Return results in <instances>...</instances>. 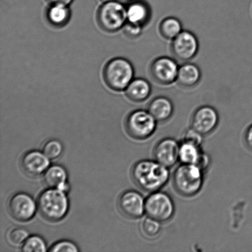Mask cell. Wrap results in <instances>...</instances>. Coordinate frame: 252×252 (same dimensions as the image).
<instances>
[{
	"mask_svg": "<svg viewBox=\"0 0 252 252\" xmlns=\"http://www.w3.org/2000/svg\"><path fill=\"white\" fill-rule=\"evenodd\" d=\"M133 181L140 189L147 192L159 191L169 182V168L154 160H141L131 170Z\"/></svg>",
	"mask_w": 252,
	"mask_h": 252,
	"instance_id": "obj_1",
	"label": "cell"
},
{
	"mask_svg": "<svg viewBox=\"0 0 252 252\" xmlns=\"http://www.w3.org/2000/svg\"><path fill=\"white\" fill-rule=\"evenodd\" d=\"M173 186L182 196H196L202 189L204 171L197 165L182 164L173 174Z\"/></svg>",
	"mask_w": 252,
	"mask_h": 252,
	"instance_id": "obj_2",
	"label": "cell"
},
{
	"mask_svg": "<svg viewBox=\"0 0 252 252\" xmlns=\"http://www.w3.org/2000/svg\"><path fill=\"white\" fill-rule=\"evenodd\" d=\"M38 207L41 216L47 220L53 222L61 220L67 214L69 209L66 192L49 188L39 195Z\"/></svg>",
	"mask_w": 252,
	"mask_h": 252,
	"instance_id": "obj_3",
	"label": "cell"
},
{
	"mask_svg": "<svg viewBox=\"0 0 252 252\" xmlns=\"http://www.w3.org/2000/svg\"><path fill=\"white\" fill-rule=\"evenodd\" d=\"M134 70L129 61L123 58L110 61L103 70V78L107 85L115 91L125 90L133 80Z\"/></svg>",
	"mask_w": 252,
	"mask_h": 252,
	"instance_id": "obj_4",
	"label": "cell"
},
{
	"mask_svg": "<svg viewBox=\"0 0 252 252\" xmlns=\"http://www.w3.org/2000/svg\"><path fill=\"white\" fill-rule=\"evenodd\" d=\"M157 123L148 110H137L128 115L125 127L131 137L136 140H145L155 133Z\"/></svg>",
	"mask_w": 252,
	"mask_h": 252,
	"instance_id": "obj_5",
	"label": "cell"
},
{
	"mask_svg": "<svg viewBox=\"0 0 252 252\" xmlns=\"http://www.w3.org/2000/svg\"><path fill=\"white\" fill-rule=\"evenodd\" d=\"M175 207L169 194L159 191L151 192L145 199V213L148 217L165 223L174 217Z\"/></svg>",
	"mask_w": 252,
	"mask_h": 252,
	"instance_id": "obj_6",
	"label": "cell"
},
{
	"mask_svg": "<svg viewBox=\"0 0 252 252\" xmlns=\"http://www.w3.org/2000/svg\"><path fill=\"white\" fill-rule=\"evenodd\" d=\"M98 25L106 32L118 31L125 26L127 20V9L120 2H105L98 9L97 14Z\"/></svg>",
	"mask_w": 252,
	"mask_h": 252,
	"instance_id": "obj_7",
	"label": "cell"
},
{
	"mask_svg": "<svg viewBox=\"0 0 252 252\" xmlns=\"http://www.w3.org/2000/svg\"><path fill=\"white\" fill-rule=\"evenodd\" d=\"M179 66L174 58L159 57L150 64V75L155 83L160 85H170L177 81Z\"/></svg>",
	"mask_w": 252,
	"mask_h": 252,
	"instance_id": "obj_8",
	"label": "cell"
},
{
	"mask_svg": "<svg viewBox=\"0 0 252 252\" xmlns=\"http://www.w3.org/2000/svg\"><path fill=\"white\" fill-rule=\"evenodd\" d=\"M199 43L195 34L189 31H183L172 40L170 51L177 61L188 63L198 53Z\"/></svg>",
	"mask_w": 252,
	"mask_h": 252,
	"instance_id": "obj_9",
	"label": "cell"
},
{
	"mask_svg": "<svg viewBox=\"0 0 252 252\" xmlns=\"http://www.w3.org/2000/svg\"><path fill=\"white\" fill-rule=\"evenodd\" d=\"M219 115L216 108L210 105H203L197 108L192 113L191 127L207 135L216 129L219 123Z\"/></svg>",
	"mask_w": 252,
	"mask_h": 252,
	"instance_id": "obj_10",
	"label": "cell"
},
{
	"mask_svg": "<svg viewBox=\"0 0 252 252\" xmlns=\"http://www.w3.org/2000/svg\"><path fill=\"white\" fill-rule=\"evenodd\" d=\"M10 215L19 221H28L35 214L36 204L30 195L18 192L10 198L8 202Z\"/></svg>",
	"mask_w": 252,
	"mask_h": 252,
	"instance_id": "obj_11",
	"label": "cell"
},
{
	"mask_svg": "<svg viewBox=\"0 0 252 252\" xmlns=\"http://www.w3.org/2000/svg\"><path fill=\"white\" fill-rule=\"evenodd\" d=\"M118 207L122 213L128 218L139 219L145 213V199L134 190H128L121 195Z\"/></svg>",
	"mask_w": 252,
	"mask_h": 252,
	"instance_id": "obj_12",
	"label": "cell"
},
{
	"mask_svg": "<svg viewBox=\"0 0 252 252\" xmlns=\"http://www.w3.org/2000/svg\"><path fill=\"white\" fill-rule=\"evenodd\" d=\"M180 143L172 138L159 141L153 150L154 159L165 167L174 166L179 160Z\"/></svg>",
	"mask_w": 252,
	"mask_h": 252,
	"instance_id": "obj_13",
	"label": "cell"
},
{
	"mask_svg": "<svg viewBox=\"0 0 252 252\" xmlns=\"http://www.w3.org/2000/svg\"><path fill=\"white\" fill-rule=\"evenodd\" d=\"M22 170L29 176L36 177L45 172L49 167L50 161L44 153L38 151H31L21 158Z\"/></svg>",
	"mask_w": 252,
	"mask_h": 252,
	"instance_id": "obj_14",
	"label": "cell"
},
{
	"mask_svg": "<svg viewBox=\"0 0 252 252\" xmlns=\"http://www.w3.org/2000/svg\"><path fill=\"white\" fill-rule=\"evenodd\" d=\"M147 110L158 123H163L172 118L174 112V106L170 98L160 95L151 100Z\"/></svg>",
	"mask_w": 252,
	"mask_h": 252,
	"instance_id": "obj_15",
	"label": "cell"
},
{
	"mask_svg": "<svg viewBox=\"0 0 252 252\" xmlns=\"http://www.w3.org/2000/svg\"><path fill=\"white\" fill-rule=\"evenodd\" d=\"M201 78L202 73L199 66L188 62L179 66L176 82L180 87L191 89L198 85Z\"/></svg>",
	"mask_w": 252,
	"mask_h": 252,
	"instance_id": "obj_16",
	"label": "cell"
},
{
	"mask_svg": "<svg viewBox=\"0 0 252 252\" xmlns=\"http://www.w3.org/2000/svg\"><path fill=\"white\" fill-rule=\"evenodd\" d=\"M127 15L128 22L143 27L150 21L152 9L147 2L137 0L128 5Z\"/></svg>",
	"mask_w": 252,
	"mask_h": 252,
	"instance_id": "obj_17",
	"label": "cell"
},
{
	"mask_svg": "<svg viewBox=\"0 0 252 252\" xmlns=\"http://www.w3.org/2000/svg\"><path fill=\"white\" fill-rule=\"evenodd\" d=\"M67 173L63 166L54 165L46 170L44 181L49 188L58 189L66 192L68 190Z\"/></svg>",
	"mask_w": 252,
	"mask_h": 252,
	"instance_id": "obj_18",
	"label": "cell"
},
{
	"mask_svg": "<svg viewBox=\"0 0 252 252\" xmlns=\"http://www.w3.org/2000/svg\"><path fill=\"white\" fill-rule=\"evenodd\" d=\"M150 83L143 78L134 79L126 89V94L131 101L142 102L147 100L152 94Z\"/></svg>",
	"mask_w": 252,
	"mask_h": 252,
	"instance_id": "obj_19",
	"label": "cell"
},
{
	"mask_svg": "<svg viewBox=\"0 0 252 252\" xmlns=\"http://www.w3.org/2000/svg\"><path fill=\"white\" fill-rule=\"evenodd\" d=\"M201 147L183 140L180 143L179 161L182 164L198 165L204 153Z\"/></svg>",
	"mask_w": 252,
	"mask_h": 252,
	"instance_id": "obj_20",
	"label": "cell"
},
{
	"mask_svg": "<svg viewBox=\"0 0 252 252\" xmlns=\"http://www.w3.org/2000/svg\"><path fill=\"white\" fill-rule=\"evenodd\" d=\"M183 31L182 22L177 17H167L160 22L159 33L167 40H173Z\"/></svg>",
	"mask_w": 252,
	"mask_h": 252,
	"instance_id": "obj_21",
	"label": "cell"
},
{
	"mask_svg": "<svg viewBox=\"0 0 252 252\" xmlns=\"http://www.w3.org/2000/svg\"><path fill=\"white\" fill-rule=\"evenodd\" d=\"M47 18L50 24L54 26H63L67 23L70 18V11L68 7L64 5H52L47 12Z\"/></svg>",
	"mask_w": 252,
	"mask_h": 252,
	"instance_id": "obj_22",
	"label": "cell"
},
{
	"mask_svg": "<svg viewBox=\"0 0 252 252\" xmlns=\"http://www.w3.org/2000/svg\"><path fill=\"white\" fill-rule=\"evenodd\" d=\"M161 230V222L150 217L143 220L142 223V231L148 238H155L159 235Z\"/></svg>",
	"mask_w": 252,
	"mask_h": 252,
	"instance_id": "obj_23",
	"label": "cell"
},
{
	"mask_svg": "<svg viewBox=\"0 0 252 252\" xmlns=\"http://www.w3.org/2000/svg\"><path fill=\"white\" fill-rule=\"evenodd\" d=\"M47 251L45 241L41 237H29L22 247V251L26 252H44Z\"/></svg>",
	"mask_w": 252,
	"mask_h": 252,
	"instance_id": "obj_24",
	"label": "cell"
},
{
	"mask_svg": "<svg viewBox=\"0 0 252 252\" xmlns=\"http://www.w3.org/2000/svg\"><path fill=\"white\" fill-rule=\"evenodd\" d=\"M63 152V146L61 142L57 140H51L47 142L43 147L44 154L49 159L59 158Z\"/></svg>",
	"mask_w": 252,
	"mask_h": 252,
	"instance_id": "obj_25",
	"label": "cell"
},
{
	"mask_svg": "<svg viewBox=\"0 0 252 252\" xmlns=\"http://www.w3.org/2000/svg\"><path fill=\"white\" fill-rule=\"evenodd\" d=\"M29 232L22 228H15L9 231L7 239L10 244L14 246L23 245L29 238Z\"/></svg>",
	"mask_w": 252,
	"mask_h": 252,
	"instance_id": "obj_26",
	"label": "cell"
},
{
	"mask_svg": "<svg viewBox=\"0 0 252 252\" xmlns=\"http://www.w3.org/2000/svg\"><path fill=\"white\" fill-rule=\"evenodd\" d=\"M79 249L75 244L72 242L69 241H61L58 242V243L54 244L49 249V251L51 252H78Z\"/></svg>",
	"mask_w": 252,
	"mask_h": 252,
	"instance_id": "obj_27",
	"label": "cell"
},
{
	"mask_svg": "<svg viewBox=\"0 0 252 252\" xmlns=\"http://www.w3.org/2000/svg\"><path fill=\"white\" fill-rule=\"evenodd\" d=\"M203 137L201 133L197 132L193 128L190 127L185 131L184 136V140L195 143V144L201 146L203 142Z\"/></svg>",
	"mask_w": 252,
	"mask_h": 252,
	"instance_id": "obj_28",
	"label": "cell"
},
{
	"mask_svg": "<svg viewBox=\"0 0 252 252\" xmlns=\"http://www.w3.org/2000/svg\"><path fill=\"white\" fill-rule=\"evenodd\" d=\"M142 27L128 22L124 27L125 33L130 38H136L142 33Z\"/></svg>",
	"mask_w": 252,
	"mask_h": 252,
	"instance_id": "obj_29",
	"label": "cell"
},
{
	"mask_svg": "<svg viewBox=\"0 0 252 252\" xmlns=\"http://www.w3.org/2000/svg\"><path fill=\"white\" fill-rule=\"evenodd\" d=\"M244 140L246 147L252 152V124L247 128L244 133Z\"/></svg>",
	"mask_w": 252,
	"mask_h": 252,
	"instance_id": "obj_30",
	"label": "cell"
},
{
	"mask_svg": "<svg viewBox=\"0 0 252 252\" xmlns=\"http://www.w3.org/2000/svg\"><path fill=\"white\" fill-rule=\"evenodd\" d=\"M46 1L52 5L60 4L68 6L73 1V0H46Z\"/></svg>",
	"mask_w": 252,
	"mask_h": 252,
	"instance_id": "obj_31",
	"label": "cell"
},
{
	"mask_svg": "<svg viewBox=\"0 0 252 252\" xmlns=\"http://www.w3.org/2000/svg\"><path fill=\"white\" fill-rule=\"evenodd\" d=\"M100 1L103 2H105H105L112 1H113V0H100Z\"/></svg>",
	"mask_w": 252,
	"mask_h": 252,
	"instance_id": "obj_32",
	"label": "cell"
}]
</instances>
